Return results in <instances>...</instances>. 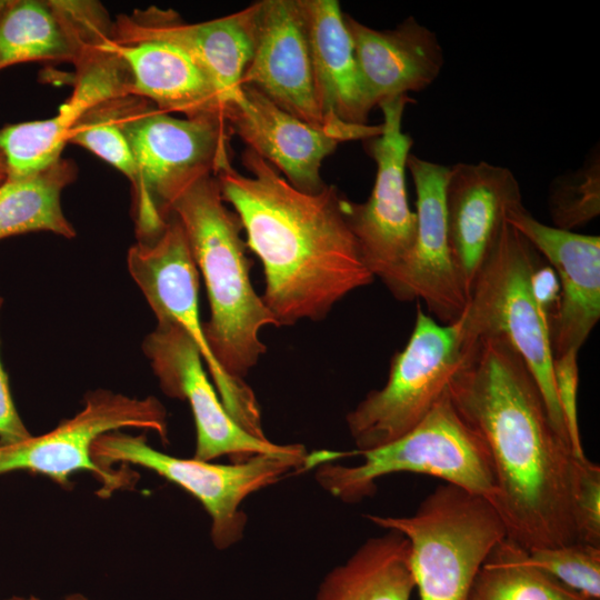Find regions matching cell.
<instances>
[{"label": "cell", "mask_w": 600, "mask_h": 600, "mask_svg": "<svg viewBox=\"0 0 600 600\" xmlns=\"http://www.w3.org/2000/svg\"><path fill=\"white\" fill-rule=\"evenodd\" d=\"M448 392L487 444L507 537L527 551L579 542L576 458L514 348L502 337L466 347Z\"/></svg>", "instance_id": "obj_1"}, {"label": "cell", "mask_w": 600, "mask_h": 600, "mask_svg": "<svg viewBox=\"0 0 600 600\" xmlns=\"http://www.w3.org/2000/svg\"><path fill=\"white\" fill-rule=\"evenodd\" d=\"M242 163L248 176L228 163L216 178L247 247L262 263L261 298L279 327L322 320L341 299L373 281L334 186L317 193L298 190L248 148Z\"/></svg>", "instance_id": "obj_2"}, {"label": "cell", "mask_w": 600, "mask_h": 600, "mask_svg": "<svg viewBox=\"0 0 600 600\" xmlns=\"http://www.w3.org/2000/svg\"><path fill=\"white\" fill-rule=\"evenodd\" d=\"M172 213L206 283L210 318L202 327L208 347L228 376L243 380L267 351L260 331L279 324L252 287L241 222L226 206L214 174L186 189Z\"/></svg>", "instance_id": "obj_3"}, {"label": "cell", "mask_w": 600, "mask_h": 600, "mask_svg": "<svg viewBox=\"0 0 600 600\" xmlns=\"http://www.w3.org/2000/svg\"><path fill=\"white\" fill-rule=\"evenodd\" d=\"M113 110L139 170L132 191L138 240L151 239L186 189L231 163L232 133L224 119H178L136 96L114 100Z\"/></svg>", "instance_id": "obj_4"}, {"label": "cell", "mask_w": 600, "mask_h": 600, "mask_svg": "<svg viewBox=\"0 0 600 600\" xmlns=\"http://www.w3.org/2000/svg\"><path fill=\"white\" fill-rule=\"evenodd\" d=\"M540 263L539 252L504 221L459 322L464 347L480 338L502 337L514 348L538 384L556 431L569 444L556 394L551 323L532 288Z\"/></svg>", "instance_id": "obj_5"}, {"label": "cell", "mask_w": 600, "mask_h": 600, "mask_svg": "<svg viewBox=\"0 0 600 600\" xmlns=\"http://www.w3.org/2000/svg\"><path fill=\"white\" fill-rule=\"evenodd\" d=\"M356 466L326 462L314 479L332 497L348 503L374 493L376 481L410 472L444 480L488 500L493 507L497 484L489 450L482 437L454 407L447 391L409 432L384 446L357 452Z\"/></svg>", "instance_id": "obj_6"}, {"label": "cell", "mask_w": 600, "mask_h": 600, "mask_svg": "<svg viewBox=\"0 0 600 600\" xmlns=\"http://www.w3.org/2000/svg\"><path fill=\"white\" fill-rule=\"evenodd\" d=\"M364 518L408 539L420 600H468L482 563L507 537L488 500L450 483L439 484L411 516Z\"/></svg>", "instance_id": "obj_7"}, {"label": "cell", "mask_w": 600, "mask_h": 600, "mask_svg": "<svg viewBox=\"0 0 600 600\" xmlns=\"http://www.w3.org/2000/svg\"><path fill=\"white\" fill-rule=\"evenodd\" d=\"M302 444L287 453H260L230 464L178 458L148 444L144 436L120 430L99 437L92 446L93 460L110 469L114 462L149 469L193 496L211 519V541L224 550L242 539L247 514L242 502L252 493L301 470H308Z\"/></svg>", "instance_id": "obj_8"}, {"label": "cell", "mask_w": 600, "mask_h": 600, "mask_svg": "<svg viewBox=\"0 0 600 600\" xmlns=\"http://www.w3.org/2000/svg\"><path fill=\"white\" fill-rule=\"evenodd\" d=\"M466 354L459 319L439 323L417 306L406 347L390 362L386 384L346 417L357 452L397 440L414 428L447 391Z\"/></svg>", "instance_id": "obj_9"}, {"label": "cell", "mask_w": 600, "mask_h": 600, "mask_svg": "<svg viewBox=\"0 0 600 600\" xmlns=\"http://www.w3.org/2000/svg\"><path fill=\"white\" fill-rule=\"evenodd\" d=\"M128 268L157 321L178 323L196 342L232 419L249 433L266 439L254 393L243 380L228 376L208 347L198 312V268L173 213L159 234L138 240L129 249Z\"/></svg>", "instance_id": "obj_10"}, {"label": "cell", "mask_w": 600, "mask_h": 600, "mask_svg": "<svg viewBox=\"0 0 600 600\" xmlns=\"http://www.w3.org/2000/svg\"><path fill=\"white\" fill-rule=\"evenodd\" d=\"M414 102L409 96L382 101L381 133L366 140L377 173L370 197L362 203L344 198L347 222L358 242L362 259L391 292L412 251L417 219L408 203L407 160L412 138L402 131L406 107Z\"/></svg>", "instance_id": "obj_11"}, {"label": "cell", "mask_w": 600, "mask_h": 600, "mask_svg": "<svg viewBox=\"0 0 600 600\" xmlns=\"http://www.w3.org/2000/svg\"><path fill=\"white\" fill-rule=\"evenodd\" d=\"M123 428L150 430L167 441L166 409L153 397L139 399L97 390L86 398L81 411L53 430L0 446V474L30 471L67 486L72 473L88 471L101 481L103 490L111 492L128 479L99 466L93 460L92 446L102 434Z\"/></svg>", "instance_id": "obj_12"}, {"label": "cell", "mask_w": 600, "mask_h": 600, "mask_svg": "<svg viewBox=\"0 0 600 600\" xmlns=\"http://www.w3.org/2000/svg\"><path fill=\"white\" fill-rule=\"evenodd\" d=\"M142 347L162 391L186 400L191 408L197 431L194 459L212 461L228 456L240 462L256 454L287 453L299 447L258 438L232 419L207 377L199 348L178 323L158 321Z\"/></svg>", "instance_id": "obj_13"}, {"label": "cell", "mask_w": 600, "mask_h": 600, "mask_svg": "<svg viewBox=\"0 0 600 600\" xmlns=\"http://www.w3.org/2000/svg\"><path fill=\"white\" fill-rule=\"evenodd\" d=\"M224 120L256 154L273 166L298 190L317 193L327 184L320 169L341 142L368 140L382 126L364 124L346 130L309 124L273 103L249 84L224 104Z\"/></svg>", "instance_id": "obj_14"}, {"label": "cell", "mask_w": 600, "mask_h": 600, "mask_svg": "<svg viewBox=\"0 0 600 600\" xmlns=\"http://www.w3.org/2000/svg\"><path fill=\"white\" fill-rule=\"evenodd\" d=\"M407 170L417 196L416 240L391 293L401 301L423 300L431 317L451 323L463 313L468 299L449 246L446 186L450 167L410 153Z\"/></svg>", "instance_id": "obj_15"}, {"label": "cell", "mask_w": 600, "mask_h": 600, "mask_svg": "<svg viewBox=\"0 0 600 600\" xmlns=\"http://www.w3.org/2000/svg\"><path fill=\"white\" fill-rule=\"evenodd\" d=\"M259 1L222 18L187 23L173 10L150 7L112 22L116 43L161 41L189 56L212 80L224 104L241 89L252 58Z\"/></svg>", "instance_id": "obj_16"}, {"label": "cell", "mask_w": 600, "mask_h": 600, "mask_svg": "<svg viewBox=\"0 0 600 600\" xmlns=\"http://www.w3.org/2000/svg\"><path fill=\"white\" fill-rule=\"evenodd\" d=\"M263 93L293 117L330 127L317 98L307 28L299 0L259 1L256 44L242 83Z\"/></svg>", "instance_id": "obj_17"}, {"label": "cell", "mask_w": 600, "mask_h": 600, "mask_svg": "<svg viewBox=\"0 0 600 600\" xmlns=\"http://www.w3.org/2000/svg\"><path fill=\"white\" fill-rule=\"evenodd\" d=\"M506 221L557 274L560 299L551 326L553 356L579 351L600 319V237L542 223L523 203L509 209Z\"/></svg>", "instance_id": "obj_18"}, {"label": "cell", "mask_w": 600, "mask_h": 600, "mask_svg": "<svg viewBox=\"0 0 600 600\" xmlns=\"http://www.w3.org/2000/svg\"><path fill=\"white\" fill-rule=\"evenodd\" d=\"M522 203L513 172L486 161L450 167L446 186L451 257L467 299L509 209Z\"/></svg>", "instance_id": "obj_19"}, {"label": "cell", "mask_w": 600, "mask_h": 600, "mask_svg": "<svg viewBox=\"0 0 600 600\" xmlns=\"http://www.w3.org/2000/svg\"><path fill=\"white\" fill-rule=\"evenodd\" d=\"M344 22L371 104L428 88L444 64L436 32L408 17L396 28L377 30L344 13Z\"/></svg>", "instance_id": "obj_20"}, {"label": "cell", "mask_w": 600, "mask_h": 600, "mask_svg": "<svg viewBox=\"0 0 600 600\" xmlns=\"http://www.w3.org/2000/svg\"><path fill=\"white\" fill-rule=\"evenodd\" d=\"M321 113L330 127L368 124L373 109L337 0H299Z\"/></svg>", "instance_id": "obj_21"}, {"label": "cell", "mask_w": 600, "mask_h": 600, "mask_svg": "<svg viewBox=\"0 0 600 600\" xmlns=\"http://www.w3.org/2000/svg\"><path fill=\"white\" fill-rule=\"evenodd\" d=\"M116 44L129 68L132 96L152 101L167 113L224 119V102L216 84L183 51L161 41Z\"/></svg>", "instance_id": "obj_22"}, {"label": "cell", "mask_w": 600, "mask_h": 600, "mask_svg": "<svg viewBox=\"0 0 600 600\" xmlns=\"http://www.w3.org/2000/svg\"><path fill=\"white\" fill-rule=\"evenodd\" d=\"M80 48V1H0V69L29 61L73 63Z\"/></svg>", "instance_id": "obj_23"}, {"label": "cell", "mask_w": 600, "mask_h": 600, "mask_svg": "<svg viewBox=\"0 0 600 600\" xmlns=\"http://www.w3.org/2000/svg\"><path fill=\"white\" fill-rule=\"evenodd\" d=\"M386 531L331 569L314 600H410L416 582L409 541L398 531Z\"/></svg>", "instance_id": "obj_24"}, {"label": "cell", "mask_w": 600, "mask_h": 600, "mask_svg": "<svg viewBox=\"0 0 600 600\" xmlns=\"http://www.w3.org/2000/svg\"><path fill=\"white\" fill-rule=\"evenodd\" d=\"M76 164L66 159L48 169L0 183V240L31 231L73 238L76 230L62 212L61 192L76 179Z\"/></svg>", "instance_id": "obj_25"}, {"label": "cell", "mask_w": 600, "mask_h": 600, "mask_svg": "<svg viewBox=\"0 0 600 600\" xmlns=\"http://www.w3.org/2000/svg\"><path fill=\"white\" fill-rule=\"evenodd\" d=\"M468 600H594L533 566L528 551L508 537L482 563Z\"/></svg>", "instance_id": "obj_26"}, {"label": "cell", "mask_w": 600, "mask_h": 600, "mask_svg": "<svg viewBox=\"0 0 600 600\" xmlns=\"http://www.w3.org/2000/svg\"><path fill=\"white\" fill-rule=\"evenodd\" d=\"M72 119L59 109L57 116L50 119L1 128L0 156L6 178L31 176L58 162L76 123Z\"/></svg>", "instance_id": "obj_27"}, {"label": "cell", "mask_w": 600, "mask_h": 600, "mask_svg": "<svg viewBox=\"0 0 600 600\" xmlns=\"http://www.w3.org/2000/svg\"><path fill=\"white\" fill-rule=\"evenodd\" d=\"M548 209L553 227L573 231L600 213V148L594 146L576 170L558 174L549 186Z\"/></svg>", "instance_id": "obj_28"}, {"label": "cell", "mask_w": 600, "mask_h": 600, "mask_svg": "<svg viewBox=\"0 0 600 600\" xmlns=\"http://www.w3.org/2000/svg\"><path fill=\"white\" fill-rule=\"evenodd\" d=\"M113 102H104L82 114L70 130L68 142L79 144L139 184V170L131 147L118 127Z\"/></svg>", "instance_id": "obj_29"}, {"label": "cell", "mask_w": 600, "mask_h": 600, "mask_svg": "<svg viewBox=\"0 0 600 600\" xmlns=\"http://www.w3.org/2000/svg\"><path fill=\"white\" fill-rule=\"evenodd\" d=\"M528 559L567 587L600 600V547L574 542L528 551Z\"/></svg>", "instance_id": "obj_30"}, {"label": "cell", "mask_w": 600, "mask_h": 600, "mask_svg": "<svg viewBox=\"0 0 600 600\" xmlns=\"http://www.w3.org/2000/svg\"><path fill=\"white\" fill-rule=\"evenodd\" d=\"M574 520L578 541L600 547V467L589 459L574 462Z\"/></svg>", "instance_id": "obj_31"}, {"label": "cell", "mask_w": 600, "mask_h": 600, "mask_svg": "<svg viewBox=\"0 0 600 600\" xmlns=\"http://www.w3.org/2000/svg\"><path fill=\"white\" fill-rule=\"evenodd\" d=\"M578 352L571 350L554 357L553 376L557 400L562 413L572 456L578 460H582L587 457L582 448L578 423Z\"/></svg>", "instance_id": "obj_32"}, {"label": "cell", "mask_w": 600, "mask_h": 600, "mask_svg": "<svg viewBox=\"0 0 600 600\" xmlns=\"http://www.w3.org/2000/svg\"><path fill=\"white\" fill-rule=\"evenodd\" d=\"M1 306L2 299L0 298V310ZM30 436L16 409L8 377L0 360V446L16 443Z\"/></svg>", "instance_id": "obj_33"}, {"label": "cell", "mask_w": 600, "mask_h": 600, "mask_svg": "<svg viewBox=\"0 0 600 600\" xmlns=\"http://www.w3.org/2000/svg\"><path fill=\"white\" fill-rule=\"evenodd\" d=\"M532 288L538 304L550 320V308L554 307L557 313L560 299L559 281L556 272L550 266H542L540 263L536 268L532 274Z\"/></svg>", "instance_id": "obj_34"}, {"label": "cell", "mask_w": 600, "mask_h": 600, "mask_svg": "<svg viewBox=\"0 0 600 600\" xmlns=\"http://www.w3.org/2000/svg\"><path fill=\"white\" fill-rule=\"evenodd\" d=\"M8 600H40V599H38L36 597H28V598L11 597ZM64 600H87V599L81 594H71V596L66 597Z\"/></svg>", "instance_id": "obj_35"}, {"label": "cell", "mask_w": 600, "mask_h": 600, "mask_svg": "<svg viewBox=\"0 0 600 600\" xmlns=\"http://www.w3.org/2000/svg\"><path fill=\"white\" fill-rule=\"evenodd\" d=\"M6 179V172L2 167H0V183Z\"/></svg>", "instance_id": "obj_36"}, {"label": "cell", "mask_w": 600, "mask_h": 600, "mask_svg": "<svg viewBox=\"0 0 600 600\" xmlns=\"http://www.w3.org/2000/svg\"><path fill=\"white\" fill-rule=\"evenodd\" d=\"M0 167L4 169L1 156H0Z\"/></svg>", "instance_id": "obj_37"}]
</instances>
